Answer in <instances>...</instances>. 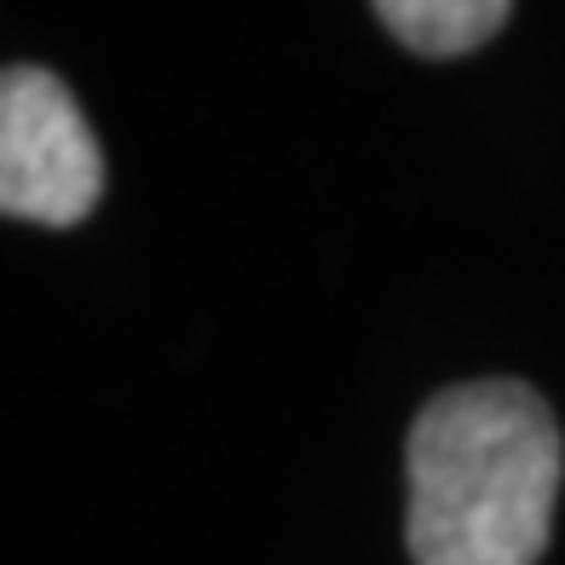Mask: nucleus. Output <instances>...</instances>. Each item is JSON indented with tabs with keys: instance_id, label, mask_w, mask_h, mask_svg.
<instances>
[{
	"instance_id": "f257e3e1",
	"label": "nucleus",
	"mask_w": 565,
	"mask_h": 565,
	"mask_svg": "<svg viewBox=\"0 0 565 565\" xmlns=\"http://www.w3.org/2000/svg\"><path fill=\"white\" fill-rule=\"evenodd\" d=\"M416 565H536L559 497V427L525 381H461L409 427Z\"/></svg>"
},
{
	"instance_id": "f03ea898",
	"label": "nucleus",
	"mask_w": 565,
	"mask_h": 565,
	"mask_svg": "<svg viewBox=\"0 0 565 565\" xmlns=\"http://www.w3.org/2000/svg\"><path fill=\"white\" fill-rule=\"evenodd\" d=\"M105 196V150L75 93L41 64L0 75V209L30 225H75Z\"/></svg>"
},
{
	"instance_id": "7ed1b4c3",
	"label": "nucleus",
	"mask_w": 565,
	"mask_h": 565,
	"mask_svg": "<svg viewBox=\"0 0 565 565\" xmlns=\"http://www.w3.org/2000/svg\"><path fill=\"white\" fill-rule=\"evenodd\" d=\"M513 0H375V18L422 58H461L508 23Z\"/></svg>"
}]
</instances>
